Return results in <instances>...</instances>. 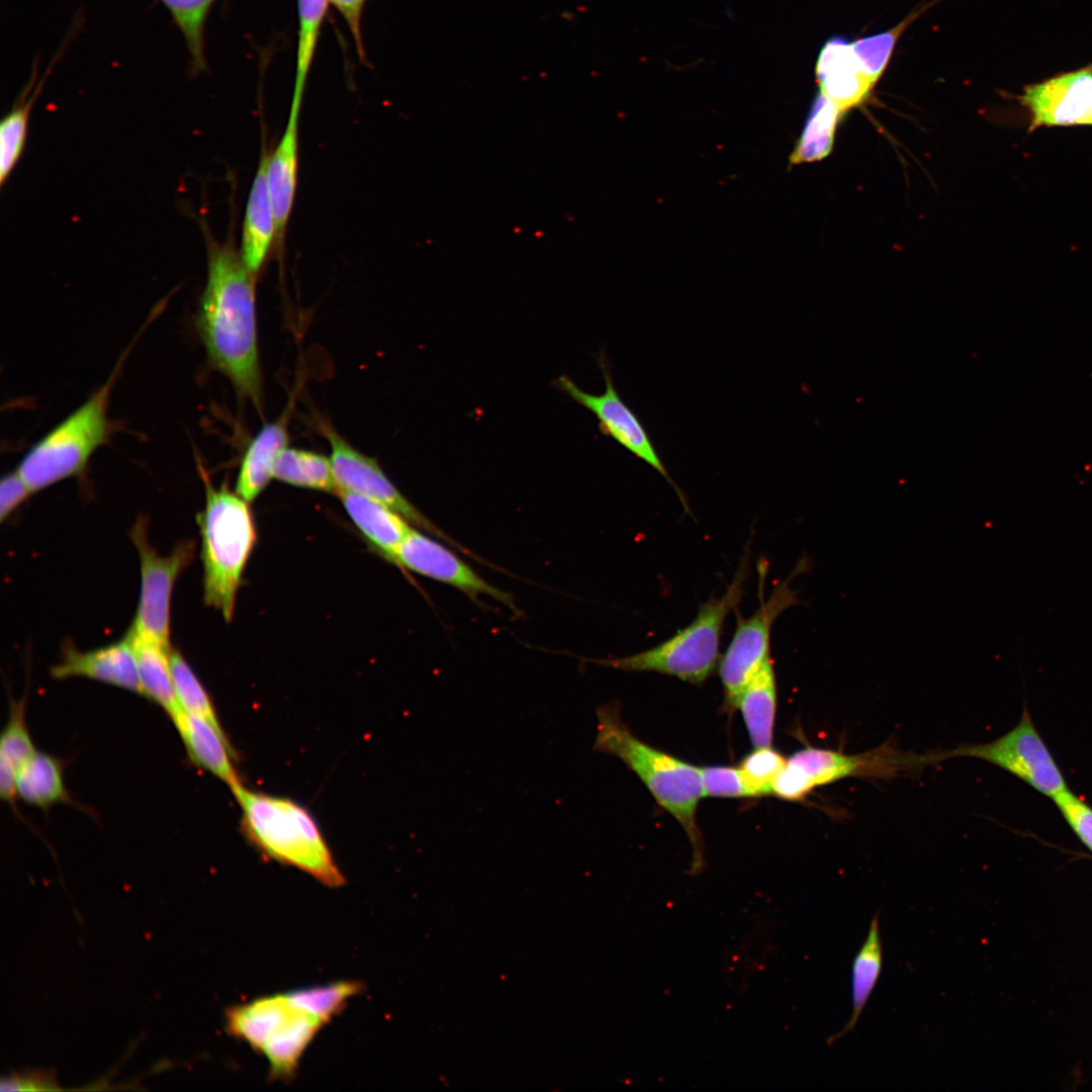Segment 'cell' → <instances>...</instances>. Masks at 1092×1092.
I'll return each mask as SVG.
<instances>
[{
	"label": "cell",
	"mask_w": 1092,
	"mask_h": 1092,
	"mask_svg": "<svg viewBox=\"0 0 1092 1092\" xmlns=\"http://www.w3.org/2000/svg\"><path fill=\"white\" fill-rule=\"evenodd\" d=\"M786 761L770 746L755 748L742 759L739 769L751 797L772 794L774 782Z\"/></svg>",
	"instance_id": "d590c367"
},
{
	"label": "cell",
	"mask_w": 1092,
	"mask_h": 1092,
	"mask_svg": "<svg viewBox=\"0 0 1092 1092\" xmlns=\"http://www.w3.org/2000/svg\"><path fill=\"white\" fill-rule=\"evenodd\" d=\"M815 73L820 92L842 112L860 104L874 87L859 67L851 42L842 35L825 41Z\"/></svg>",
	"instance_id": "e0dca14e"
},
{
	"label": "cell",
	"mask_w": 1092,
	"mask_h": 1092,
	"mask_svg": "<svg viewBox=\"0 0 1092 1092\" xmlns=\"http://www.w3.org/2000/svg\"><path fill=\"white\" fill-rule=\"evenodd\" d=\"M207 278L196 328L210 364L225 375L238 394L261 405L255 283L231 243L207 236Z\"/></svg>",
	"instance_id": "6da1fadb"
},
{
	"label": "cell",
	"mask_w": 1092,
	"mask_h": 1092,
	"mask_svg": "<svg viewBox=\"0 0 1092 1092\" xmlns=\"http://www.w3.org/2000/svg\"><path fill=\"white\" fill-rule=\"evenodd\" d=\"M273 477L302 488L338 491L331 458L309 450L284 448L276 458Z\"/></svg>",
	"instance_id": "83f0119b"
},
{
	"label": "cell",
	"mask_w": 1092,
	"mask_h": 1092,
	"mask_svg": "<svg viewBox=\"0 0 1092 1092\" xmlns=\"http://www.w3.org/2000/svg\"><path fill=\"white\" fill-rule=\"evenodd\" d=\"M329 0H298L299 29L291 107L300 110L307 75Z\"/></svg>",
	"instance_id": "f546056e"
},
{
	"label": "cell",
	"mask_w": 1092,
	"mask_h": 1092,
	"mask_svg": "<svg viewBox=\"0 0 1092 1092\" xmlns=\"http://www.w3.org/2000/svg\"><path fill=\"white\" fill-rule=\"evenodd\" d=\"M1053 800L1077 837L1092 852V807L1068 788L1057 794Z\"/></svg>",
	"instance_id": "8d00e7d4"
},
{
	"label": "cell",
	"mask_w": 1092,
	"mask_h": 1092,
	"mask_svg": "<svg viewBox=\"0 0 1092 1092\" xmlns=\"http://www.w3.org/2000/svg\"><path fill=\"white\" fill-rule=\"evenodd\" d=\"M341 12L361 51L360 18L365 0H329Z\"/></svg>",
	"instance_id": "60d3db41"
},
{
	"label": "cell",
	"mask_w": 1092,
	"mask_h": 1092,
	"mask_svg": "<svg viewBox=\"0 0 1092 1092\" xmlns=\"http://www.w3.org/2000/svg\"><path fill=\"white\" fill-rule=\"evenodd\" d=\"M111 384L112 377L22 458L16 470L32 493L82 473L92 454L107 441Z\"/></svg>",
	"instance_id": "52a82bcc"
},
{
	"label": "cell",
	"mask_w": 1092,
	"mask_h": 1092,
	"mask_svg": "<svg viewBox=\"0 0 1092 1092\" xmlns=\"http://www.w3.org/2000/svg\"><path fill=\"white\" fill-rule=\"evenodd\" d=\"M214 0H162L168 7L186 40L194 65L202 67L203 29Z\"/></svg>",
	"instance_id": "e575fe53"
},
{
	"label": "cell",
	"mask_w": 1092,
	"mask_h": 1092,
	"mask_svg": "<svg viewBox=\"0 0 1092 1092\" xmlns=\"http://www.w3.org/2000/svg\"><path fill=\"white\" fill-rule=\"evenodd\" d=\"M362 989L363 985L358 982L342 981L289 993L296 1002L327 1023Z\"/></svg>",
	"instance_id": "836d02e7"
},
{
	"label": "cell",
	"mask_w": 1092,
	"mask_h": 1092,
	"mask_svg": "<svg viewBox=\"0 0 1092 1092\" xmlns=\"http://www.w3.org/2000/svg\"><path fill=\"white\" fill-rule=\"evenodd\" d=\"M737 708L754 748L770 746L777 711V680L771 658L747 682Z\"/></svg>",
	"instance_id": "cb8c5ba5"
},
{
	"label": "cell",
	"mask_w": 1092,
	"mask_h": 1092,
	"mask_svg": "<svg viewBox=\"0 0 1092 1092\" xmlns=\"http://www.w3.org/2000/svg\"><path fill=\"white\" fill-rule=\"evenodd\" d=\"M594 749L620 758L647 787L657 803L685 829L702 860V835L697 809L704 797L701 768L658 750L637 738L622 720L620 707L608 704L597 710Z\"/></svg>",
	"instance_id": "3957f363"
},
{
	"label": "cell",
	"mask_w": 1092,
	"mask_h": 1092,
	"mask_svg": "<svg viewBox=\"0 0 1092 1092\" xmlns=\"http://www.w3.org/2000/svg\"><path fill=\"white\" fill-rule=\"evenodd\" d=\"M341 502L357 528L374 549L395 563L396 554L412 527L393 510L363 495L339 490Z\"/></svg>",
	"instance_id": "44dd1931"
},
{
	"label": "cell",
	"mask_w": 1092,
	"mask_h": 1092,
	"mask_svg": "<svg viewBox=\"0 0 1092 1092\" xmlns=\"http://www.w3.org/2000/svg\"><path fill=\"white\" fill-rule=\"evenodd\" d=\"M170 660L176 697L181 708L186 713L206 720L217 730L225 733L210 696L180 651L172 648Z\"/></svg>",
	"instance_id": "4dcf8cb0"
},
{
	"label": "cell",
	"mask_w": 1092,
	"mask_h": 1092,
	"mask_svg": "<svg viewBox=\"0 0 1092 1092\" xmlns=\"http://www.w3.org/2000/svg\"><path fill=\"white\" fill-rule=\"evenodd\" d=\"M950 756H971L988 761L1052 799L1067 789L1063 774L1026 709L1016 726L1003 736L989 743L959 747L942 754L941 758Z\"/></svg>",
	"instance_id": "8fae6325"
},
{
	"label": "cell",
	"mask_w": 1092,
	"mask_h": 1092,
	"mask_svg": "<svg viewBox=\"0 0 1092 1092\" xmlns=\"http://www.w3.org/2000/svg\"><path fill=\"white\" fill-rule=\"evenodd\" d=\"M870 755L806 747L796 751L786 761L772 785V794L788 801L803 799L813 789L838 780L874 769Z\"/></svg>",
	"instance_id": "9a60e30c"
},
{
	"label": "cell",
	"mask_w": 1092,
	"mask_h": 1092,
	"mask_svg": "<svg viewBox=\"0 0 1092 1092\" xmlns=\"http://www.w3.org/2000/svg\"><path fill=\"white\" fill-rule=\"evenodd\" d=\"M1 1091H55L61 1090L56 1076L44 1070H30L22 1073H14L2 1078Z\"/></svg>",
	"instance_id": "f35d334b"
},
{
	"label": "cell",
	"mask_w": 1092,
	"mask_h": 1092,
	"mask_svg": "<svg viewBox=\"0 0 1092 1092\" xmlns=\"http://www.w3.org/2000/svg\"><path fill=\"white\" fill-rule=\"evenodd\" d=\"M299 114L300 111L290 109L284 132L267 161L266 178L276 219L278 244L283 241L297 186Z\"/></svg>",
	"instance_id": "d6986e66"
},
{
	"label": "cell",
	"mask_w": 1092,
	"mask_h": 1092,
	"mask_svg": "<svg viewBox=\"0 0 1092 1092\" xmlns=\"http://www.w3.org/2000/svg\"><path fill=\"white\" fill-rule=\"evenodd\" d=\"M242 811V828L264 855L294 867L322 884L338 888L346 883L333 853L309 811L285 797L257 792L240 785L232 790Z\"/></svg>",
	"instance_id": "7a4b0ae2"
},
{
	"label": "cell",
	"mask_w": 1092,
	"mask_h": 1092,
	"mask_svg": "<svg viewBox=\"0 0 1092 1092\" xmlns=\"http://www.w3.org/2000/svg\"><path fill=\"white\" fill-rule=\"evenodd\" d=\"M808 565L804 559L787 579L778 583L768 599L761 598L759 608L748 618L737 614L731 641L719 660V675L729 708H737L742 691L770 657V633L777 618L788 608L800 604L797 592L790 587L796 574Z\"/></svg>",
	"instance_id": "9c48e42d"
},
{
	"label": "cell",
	"mask_w": 1092,
	"mask_h": 1092,
	"mask_svg": "<svg viewBox=\"0 0 1092 1092\" xmlns=\"http://www.w3.org/2000/svg\"><path fill=\"white\" fill-rule=\"evenodd\" d=\"M126 636L134 651L143 696L159 705L174 724L184 710L177 700L172 677V648L129 631Z\"/></svg>",
	"instance_id": "603a6c76"
},
{
	"label": "cell",
	"mask_w": 1092,
	"mask_h": 1092,
	"mask_svg": "<svg viewBox=\"0 0 1092 1092\" xmlns=\"http://www.w3.org/2000/svg\"><path fill=\"white\" fill-rule=\"evenodd\" d=\"M325 1024L290 993L234 1005L225 1012L226 1032L263 1055L275 1079L293 1076L303 1053Z\"/></svg>",
	"instance_id": "8992f818"
},
{
	"label": "cell",
	"mask_w": 1092,
	"mask_h": 1092,
	"mask_svg": "<svg viewBox=\"0 0 1092 1092\" xmlns=\"http://www.w3.org/2000/svg\"><path fill=\"white\" fill-rule=\"evenodd\" d=\"M288 418L284 414L266 424L251 440L243 455L238 472L236 492L251 503L273 478L278 454L288 444Z\"/></svg>",
	"instance_id": "7402d4cb"
},
{
	"label": "cell",
	"mask_w": 1092,
	"mask_h": 1092,
	"mask_svg": "<svg viewBox=\"0 0 1092 1092\" xmlns=\"http://www.w3.org/2000/svg\"><path fill=\"white\" fill-rule=\"evenodd\" d=\"M141 565V593L129 632L171 649V598L178 576L194 556L191 540L178 542L171 553L162 556L148 539V520L138 518L129 531Z\"/></svg>",
	"instance_id": "ba28073f"
},
{
	"label": "cell",
	"mask_w": 1092,
	"mask_h": 1092,
	"mask_svg": "<svg viewBox=\"0 0 1092 1092\" xmlns=\"http://www.w3.org/2000/svg\"><path fill=\"white\" fill-rule=\"evenodd\" d=\"M749 556L746 548L725 593L702 604L691 624L667 640L635 654L589 661L629 672L654 671L695 685L704 682L720 660L725 619L736 611L744 595Z\"/></svg>",
	"instance_id": "277c9868"
},
{
	"label": "cell",
	"mask_w": 1092,
	"mask_h": 1092,
	"mask_svg": "<svg viewBox=\"0 0 1092 1092\" xmlns=\"http://www.w3.org/2000/svg\"><path fill=\"white\" fill-rule=\"evenodd\" d=\"M395 564L449 584L471 599L488 596L518 613L513 597L490 584L446 546L412 528L396 554Z\"/></svg>",
	"instance_id": "5bb4252c"
},
{
	"label": "cell",
	"mask_w": 1092,
	"mask_h": 1092,
	"mask_svg": "<svg viewBox=\"0 0 1092 1092\" xmlns=\"http://www.w3.org/2000/svg\"><path fill=\"white\" fill-rule=\"evenodd\" d=\"M1017 100L1029 113V132L1039 127L1092 126V64L1027 85Z\"/></svg>",
	"instance_id": "4fadbf2b"
},
{
	"label": "cell",
	"mask_w": 1092,
	"mask_h": 1092,
	"mask_svg": "<svg viewBox=\"0 0 1092 1092\" xmlns=\"http://www.w3.org/2000/svg\"><path fill=\"white\" fill-rule=\"evenodd\" d=\"M26 700L10 701L7 722L0 737V797L14 805L19 769L36 751L25 719Z\"/></svg>",
	"instance_id": "d4e9b609"
},
{
	"label": "cell",
	"mask_w": 1092,
	"mask_h": 1092,
	"mask_svg": "<svg viewBox=\"0 0 1092 1092\" xmlns=\"http://www.w3.org/2000/svg\"><path fill=\"white\" fill-rule=\"evenodd\" d=\"M205 506L197 522L201 534L203 600L225 621L234 615L242 576L256 543L249 502L205 478Z\"/></svg>",
	"instance_id": "5b68a950"
},
{
	"label": "cell",
	"mask_w": 1092,
	"mask_h": 1092,
	"mask_svg": "<svg viewBox=\"0 0 1092 1092\" xmlns=\"http://www.w3.org/2000/svg\"><path fill=\"white\" fill-rule=\"evenodd\" d=\"M16 795L28 805L41 809L69 802L63 761L36 750L17 774Z\"/></svg>",
	"instance_id": "4316f807"
},
{
	"label": "cell",
	"mask_w": 1092,
	"mask_h": 1092,
	"mask_svg": "<svg viewBox=\"0 0 1092 1092\" xmlns=\"http://www.w3.org/2000/svg\"><path fill=\"white\" fill-rule=\"evenodd\" d=\"M50 672L55 679L81 676L143 696L134 651L126 635L118 642L89 651H80L66 642L59 663Z\"/></svg>",
	"instance_id": "2e32d148"
},
{
	"label": "cell",
	"mask_w": 1092,
	"mask_h": 1092,
	"mask_svg": "<svg viewBox=\"0 0 1092 1092\" xmlns=\"http://www.w3.org/2000/svg\"><path fill=\"white\" fill-rule=\"evenodd\" d=\"M30 494L31 490L17 470L4 475L0 483V521L8 519Z\"/></svg>",
	"instance_id": "ab89813d"
},
{
	"label": "cell",
	"mask_w": 1092,
	"mask_h": 1092,
	"mask_svg": "<svg viewBox=\"0 0 1092 1092\" xmlns=\"http://www.w3.org/2000/svg\"><path fill=\"white\" fill-rule=\"evenodd\" d=\"M39 89L29 98L26 94L13 106L0 124V185L3 186L14 170L25 145L29 113Z\"/></svg>",
	"instance_id": "1f68e13d"
},
{
	"label": "cell",
	"mask_w": 1092,
	"mask_h": 1092,
	"mask_svg": "<svg viewBox=\"0 0 1092 1092\" xmlns=\"http://www.w3.org/2000/svg\"><path fill=\"white\" fill-rule=\"evenodd\" d=\"M705 796L740 798L751 797L739 767L706 766L701 768Z\"/></svg>",
	"instance_id": "74e56055"
},
{
	"label": "cell",
	"mask_w": 1092,
	"mask_h": 1092,
	"mask_svg": "<svg viewBox=\"0 0 1092 1092\" xmlns=\"http://www.w3.org/2000/svg\"><path fill=\"white\" fill-rule=\"evenodd\" d=\"M597 359L605 380L603 393L593 394L582 390L567 375L555 380L556 387L594 414L602 434L615 440L664 477L676 492L685 511L691 513L682 490L670 476L647 429L619 394L608 358L604 353H600Z\"/></svg>",
	"instance_id": "30bf717a"
},
{
	"label": "cell",
	"mask_w": 1092,
	"mask_h": 1092,
	"mask_svg": "<svg viewBox=\"0 0 1092 1092\" xmlns=\"http://www.w3.org/2000/svg\"><path fill=\"white\" fill-rule=\"evenodd\" d=\"M843 112L819 91L805 126L790 156V165L816 162L827 157L833 146L837 122Z\"/></svg>",
	"instance_id": "f1b7e54d"
},
{
	"label": "cell",
	"mask_w": 1092,
	"mask_h": 1092,
	"mask_svg": "<svg viewBox=\"0 0 1092 1092\" xmlns=\"http://www.w3.org/2000/svg\"><path fill=\"white\" fill-rule=\"evenodd\" d=\"M922 11L913 12L889 30L851 42L859 67L874 86L887 68L900 34Z\"/></svg>",
	"instance_id": "d6a6232c"
},
{
	"label": "cell",
	"mask_w": 1092,
	"mask_h": 1092,
	"mask_svg": "<svg viewBox=\"0 0 1092 1092\" xmlns=\"http://www.w3.org/2000/svg\"><path fill=\"white\" fill-rule=\"evenodd\" d=\"M268 156L263 150L249 193L243 223L241 255L247 268L256 276L277 240L276 219L266 178Z\"/></svg>",
	"instance_id": "ffe728a7"
},
{
	"label": "cell",
	"mask_w": 1092,
	"mask_h": 1092,
	"mask_svg": "<svg viewBox=\"0 0 1092 1092\" xmlns=\"http://www.w3.org/2000/svg\"><path fill=\"white\" fill-rule=\"evenodd\" d=\"M320 429L331 447L330 458L338 491H351L382 504L410 524L442 539L464 554H471L423 515L389 480L374 458L353 447L331 425L322 422Z\"/></svg>",
	"instance_id": "7c38bea8"
},
{
	"label": "cell",
	"mask_w": 1092,
	"mask_h": 1092,
	"mask_svg": "<svg viewBox=\"0 0 1092 1092\" xmlns=\"http://www.w3.org/2000/svg\"><path fill=\"white\" fill-rule=\"evenodd\" d=\"M174 725L194 764L222 781L231 791L242 785L234 764V748L225 733L206 720L185 711Z\"/></svg>",
	"instance_id": "ac0fdd59"
},
{
	"label": "cell",
	"mask_w": 1092,
	"mask_h": 1092,
	"mask_svg": "<svg viewBox=\"0 0 1092 1092\" xmlns=\"http://www.w3.org/2000/svg\"><path fill=\"white\" fill-rule=\"evenodd\" d=\"M880 911L874 915L867 937L851 966L852 1012L842 1029L832 1034L828 1044L852 1031L880 978L883 967V943L879 926Z\"/></svg>",
	"instance_id": "484cf974"
}]
</instances>
